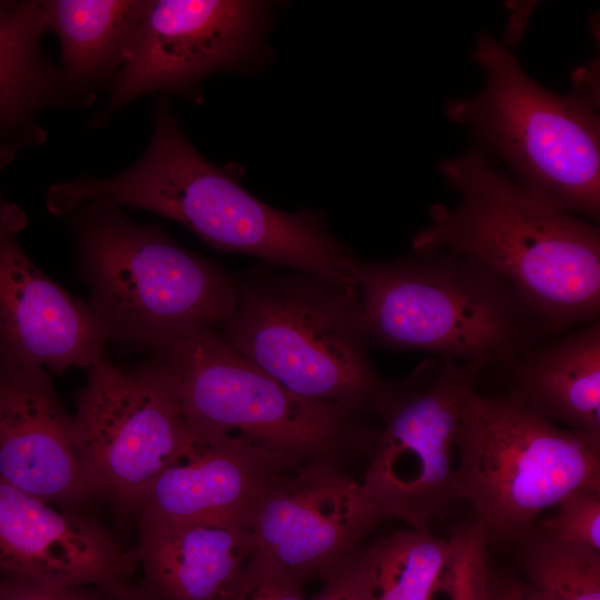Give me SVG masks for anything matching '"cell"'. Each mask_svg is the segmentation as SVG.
Masks as SVG:
<instances>
[{
    "label": "cell",
    "mask_w": 600,
    "mask_h": 600,
    "mask_svg": "<svg viewBox=\"0 0 600 600\" xmlns=\"http://www.w3.org/2000/svg\"><path fill=\"white\" fill-rule=\"evenodd\" d=\"M98 590L44 587L22 578L0 573V600H117Z\"/></svg>",
    "instance_id": "27"
},
{
    "label": "cell",
    "mask_w": 600,
    "mask_h": 600,
    "mask_svg": "<svg viewBox=\"0 0 600 600\" xmlns=\"http://www.w3.org/2000/svg\"><path fill=\"white\" fill-rule=\"evenodd\" d=\"M456 489L489 541L521 542L534 519L577 490L600 491V433L560 428L511 392L473 388L460 413Z\"/></svg>",
    "instance_id": "8"
},
{
    "label": "cell",
    "mask_w": 600,
    "mask_h": 600,
    "mask_svg": "<svg viewBox=\"0 0 600 600\" xmlns=\"http://www.w3.org/2000/svg\"><path fill=\"white\" fill-rule=\"evenodd\" d=\"M484 600H548L524 579L489 571Z\"/></svg>",
    "instance_id": "28"
},
{
    "label": "cell",
    "mask_w": 600,
    "mask_h": 600,
    "mask_svg": "<svg viewBox=\"0 0 600 600\" xmlns=\"http://www.w3.org/2000/svg\"><path fill=\"white\" fill-rule=\"evenodd\" d=\"M302 582L253 554L227 600H306Z\"/></svg>",
    "instance_id": "25"
},
{
    "label": "cell",
    "mask_w": 600,
    "mask_h": 600,
    "mask_svg": "<svg viewBox=\"0 0 600 600\" xmlns=\"http://www.w3.org/2000/svg\"><path fill=\"white\" fill-rule=\"evenodd\" d=\"M137 566L136 550L122 548L94 519L0 480V573L111 591L129 583Z\"/></svg>",
    "instance_id": "14"
},
{
    "label": "cell",
    "mask_w": 600,
    "mask_h": 600,
    "mask_svg": "<svg viewBox=\"0 0 600 600\" xmlns=\"http://www.w3.org/2000/svg\"><path fill=\"white\" fill-rule=\"evenodd\" d=\"M520 543L523 579L548 600H600V551L540 532Z\"/></svg>",
    "instance_id": "22"
},
{
    "label": "cell",
    "mask_w": 600,
    "mask_h": 600,
    "mask_svg": "<svg viewBox=\"0 0 600 600\" xmlns=\"http://www.w3.org/2000/svg\"><path fill=\"white\" fill-rule=\"evenodd\" d=\"M188 431L184 447L141 497L137 520L229 519L247 524L261 486L277 472L296 469L243 436Z\"/></svg>",
    "instance_id": "16"
},
{
    "label": "cell",
    "mask_w": 600,
    "mask_h": 600,
    "mask_svg": "<svg viewBox=\"0 0 600 600\" xmlns=\"http://www.w3.org/2000/svg\"><path fill=\"white\" fill-rule=\"evenodd\" d=\"M450 554L429 600H484L489 538L474 517L449 536Z\"/></svg>",
    "instance_id": "23"
},
{
    "label": "cell",
    "mask_w": 600,
    "mask_h": 600,
    "mask_svg": "<svg viewBox=\"0 0 600 600\" xmlns=\"http://www.w3.org/2000/svg\"><path fill=\"white\" fill-rule=\"evenodd\" d=\"M272 8L256 0H148L131 52L89 127H107L146 94L200 101L208 77L263 63Z\"/></svg>",
    "instance_id": "11"
},
{
    "label": "cell",
    "mask_w": 600,
    "mask_h": 600,
    "mask_svg": "<svg viewBox=\"0 0 600 600\" xmlns=\"http://www.w3.org/2000/svg\"><path fill=\"white\" fill-rule=\"evenodd\" d=\"M137 522L141 589L150 600H227L254 553L247 524L239 521Z\"/></svg>",
    "instance_id": "18"
},
{
    "label": "cell",
    "mask_w": 600,
    "mask_h": 600,
    "mask_svg": "<svg viewBox=\"0 0 600 600\" xmlns=\"http://www.w3.org/2000/svg\"><path fill=\"white\" fill-rule=\"evenodd\" d=\"M140 364L168 388L190 431L243 436L294 468L371 451L378 434L360 421L362 414L287 389L217 328L150 351Z\"/></svg>",
    "instance_id": "6"
},
{
    "label": "cell",
    "mask_w": 600,
    "mask_h": 600,
    "mask_svg": "<svg viewBox=\"0 0 600 600\" xmlns=\"http://www.w3.org/2000/svg\"><path fill=\"white\" fill-rule=\"evenodd\" d=\"M0 480L63 509L93 498L72 417L41 367L0 368Z\"/></svg>",
    "instance_id": "15"
},
{
    "label": "cell",
    "mask_w": 600,
    "mask_h": 600,
    "mask_svg": "<svg viewBox=\"0 0 600 600\" xmlns=\"http://www.w3.org/2000/svg\"><path fill=\"white\" fill-rule=\"evenodd\" d=\"M473 60L483 89L454 99L447 117L507 163L516 181L549 206L599 219L600 120L594 88L568 94L536 82L518 59L488 33L476 39Z\"/></svg>",
    "instance_id": "7"
},
{
    "label": "cell",
    "mask_w": 600,
    "mask_h": 600,
    "mask_svg": "<svg viewBox=\"0 0 600 600\" xmlns=\"http://www.w3.org/2000/svg\"><path fill=\"white\" fill-rule=\"evenodd\" d=\"M358 297L370 343L510 370L554 336L499 274L446 252L360 261Z\"/></svg>",
    "instance_id": "4"
},
{
    "label": "cell",
    "mask_w": 600,
    "mask_h": 600,
    "mask_svg": "<svg viewBox=\"0 0 600 600\" xmlns=\"http://www.w3.org/2000/svg\"><path fill=\"white\" fill-rule=\"evenodd\" d=\"M47 30L60 43V67L93 103L110 88L138 36L148 0H42Z\"/></svg>",
    "instance_id": "20"
},
{
    "label": "cell",
    "mask_w": 600,
    "mask_h": 600,
    "mask_svg": "<svg viewBox=\"0 0 600 600\" xmlns=\"http://www.w3.org/2000/svg\"><path fill=\"white\" fill-rule=\"evenodd\" d=\"M238 304L217 330L292 392L374 413L386 384L374 370L359 297L317 274L256 267L237 281Z\"/></svg>",
    "instance_id": "5"
},
{
    "label": "cell",
    "mask_w": 600,
    "mask_h": 600,
    "mask_svg": "<svg viewBox=\"0 0 600 600\" xmlns=\"http://www.w3.org/2000/svg\"><path fill=\"white\" fill-rule=\"evenodd\" d=\"M117 600H150L141 588H136L130 583L123 584L109 591Z\"/></svg>",
    "instance_id": "29"
},
{
    "label": "cell",
    "mask_w": 600,
    "mask_h": 600,
    "mask_svg": "<svg viewBox=\"0 0 600 600\" xmlns=\"http://www.w3.org/2000/svg\"><path fill=\"white\" fill-rule=\"evenodd\" d=\"M47 32L42 0H0V172L47 141L46 111L92 104L44 53Z\"/></svg>",
    "instance_id": "17"
},
{
    "label": "cell",
    "mask_w": 600,
    "mask_h": 600,
    "mask_svg": "<svg viewBox=\"0 0 600 600\" xmlns=\"http://www.w3.org/2000/svg\"><path fill=\"white\" fill-rule=\"evenodd\" d=\"M27 222L24 210L0 190V368L88 369L104 357L112 336L86 299L28 257L18 240Z\"/></svg>",
    "instance_id": "13"
},
{
    "label": "cell",
    "mask_w": 600,
    "mask_h": 600,
    "mask_svg": "<svg viewBox=\"0 0 600 600\" xmlns=\"http://www.w3.org/2000/svg\"><path fill=\"white\" fill-rule=\"evenodd\" d=\"M68 216L86 300L112 340L150 352L233 314L237 281L160 224L136 222L107 202Z\"/></svg>",
    "instance_id": "3"
},
{
    "label": "cell",
    "mask_w": 600,
    "mask_h": 600,
    "mask_svg": "<svg viewBox=\"0 0 600 600\" xmlns=\"http://www.w3.org/2000/svg\"><path fill=\"white\" fill-rule=\"evenodd\" d=\"M364 550L369 600H429L450 554L449 539L427 529L394 532Z\"/></svg>",
    "instance_id": "21"
},
{
    "label": "cell",
    "mask_w": 600,
    "mask_h": 600,
    "mask_svg": "<svg viewBox=\"0 0 600 600\" xmlns=\"http://www.w3.org/2000/svg\"><path fill=\"white\" fill-rule=\"evenodd\" d=\"M72 416L74 442L93 498L120 522L189 438L168 388L142 366L127 370L107 358L87 369Z\"/></svg>",
    "instance_id": "10"
},
{
    "label": "cell",
    "mask_w": 600,
    "mask_h": 600,
    "mask_svg": "<svg viewBox=\"0 0 600 600\" xmlns=\"http://www.w3.org/2000/svg\"><path fill=\"white\" fill-rule=\"evenodd\" d=\"M509 371V392L532 411L554 424L600 433L599 318L538 344Z\"/></svg>",
    "instance_id": "19"
},
{
    "label": "cell",
    "mask_w": 600,
    "mask_h": 600,
    "mask_svg": "<svg viewBox=\"0 0 600 600\" xmlns=\"http://www.w3.org/2000/svg\"><path fill=\"white\" fill-rule=\"evenodd\" d=\"M311 600H369V569L363 549L346 558Z\"/></svg>",
    "instance_id": "26"
},
{
    "label": "cell",
    "mask_w": 600,
    "mask_h": 600,
    "mask_svg": "<svg viewBox=\"0 0 600 600\" xmlns=\"http://www.w3.org/2000/svg\"><path fill=\"white\" fill-rule=\"evenodd\" d=\"M383 518L361 482L334 462L314 460L271 476L247 528L253 554L303 583L324 580Z\"/></svg>",
    "instance_id": "12"
},
{
    "label": "cell",
    "mask_w": 600,
    "mask_h": 600,
    "mask_svg": "<svg viewBox=\"0 0 600 600\" xmlns=\"http://www.w3.org/2000/svg\"><path fill=\"white\" fill-rule=\"evenodd\" d=\"M459 194L433 204L412 239L414 252L446 251L509 282L554 336L598 319L600 231L560 211L496 170L477 149L439 162Z\"/></svg>",
    "instance_id": "2"
},
{
    "label": "cell",
    "mask_w": 600,
    "mask_h": 600,
    "mask_svg": "<svg viewBox=\"0 0 600 600\" xmlns=\"http://www.w3.org/2000/svg\"><path fill=\"white\" fill-rule=\"evenodd\" d=\"M44 202L58 217L89 202L151 211L218 251L317 274L358 294L360 260L329 231L324 218L309 210L281 211L243 189L236 174L194 148L163 94L154 98L148 148L132 166L107 178L83 174L54 183Z\"/></svg>",
    "instance_id": "1"
},
{
    "label": "cell",
    "mask_w": 600,
    "mask_h": 600,
    "mask_svg": "<svg viewBox=\"0 0 600 600\" xmlns=\"http://www.w3.org/2000/svg\"><path fill=\"white\" fill-rule=\"evenodd\" d=\"M556 506L557 512L541 522L539 532L600 551V491L577 490Z\"/></svg>",
    "instance_id": "24"
},
{
    "label": "cell",
    "mask_w": 600,
    "mask_h": 600,
    "mask_svg": "<svg viewBox=\"0 0 600 600\" xmlns=\"http://www.w3.org/2000/svg\"><path fill=\"white\" fill-rule=\"evenodd\" d=\"M484 368L437 357L406 379L386 381L382 420L362 486L384 514L427 529L460 500L456 437L463 401Z\"/></svg>",
    "instance_id": "9"
}]
</instances>
